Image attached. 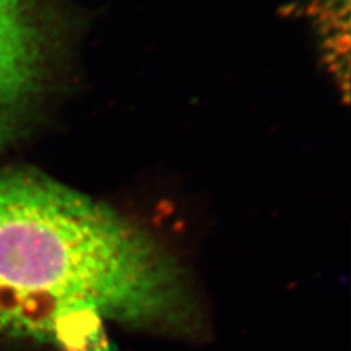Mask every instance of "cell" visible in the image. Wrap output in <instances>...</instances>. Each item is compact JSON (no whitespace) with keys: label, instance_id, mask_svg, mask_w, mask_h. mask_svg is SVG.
Wrapping results in <instances>:
<instances>
[{"label":"cell","instance_id":"obj_2","mask_svg":"<svg viewBox=\"0 0 351 351\" xmlns=\"http://www.w3.org/2000/svg\"><path fill=\"white\" fill-rule=\"evenodd\" d=\"M75 27L63 0H0V151L28 134L58 90Z\"/></svg>","mask_w":351,"mask_h":351},{"label":"cell","instance_id":"obj_1","mask_svg":"<svg viewBox=\"0 0 351 351\" xmlns=\"http://www.w3.org/2000/svg\"><path fill=\"white\" fill-rule=\"evenodd\" d=\"M193 311L145 230L34 169H0V341L106 351L107 324L184 331Z\"/></svg>","mask_w":351,"mask_h":351}]
</instances>
